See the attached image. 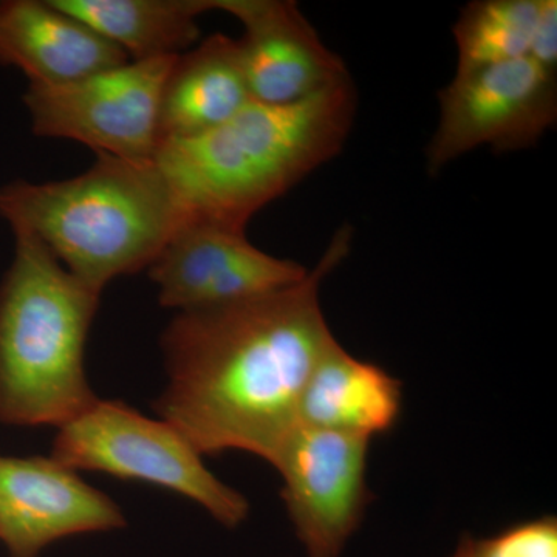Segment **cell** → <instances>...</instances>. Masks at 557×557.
Returning a JSON list of instances; mask_svg holds the SVG:
<instances>
[{"label":"cell","instance_id":"6da1fadb","mask_svg":"<svg viewBox=\"0 0 557 557\" xmlns=\"http://www.w3.org/2000/svg\"><path fill=\"white\" fill-rule=\"evenodd\" d=\"M343 226L307 276L288 287L208 309L178 311L160 347L166 384L153 401L201 456L242 450L273 463L299 426L304 387L336 343L321 287L350 255Z\"/></svg>","mask_w":557,"mask_h":557},{"label":"cell","instance_id":"7a4b0ae2","mask_svg":"<svg viewBox=\"0 0 557 557\" xmlns=\"http://www.w3.org/2000/svg\"><path fill=\"white\" fill-rule=\"evenodd\" d=\"M357 109L351 78L293 104L252 101L215 129L161 143L153 161L186 219L247 230L256 212L339 156Z\"/></svg>","mask_w":557,"mask_h":557},{"label":"cell","instance_id":"3957f363","mask_svg":"<svg viewBox=\"0 0 557 557\" xmlns=\"http://www.w3.org/2000/svg\"><path fill=\"white\" fill-rule=\"evenodd\" d=\"M0 218L100 295L113 278L148 270L186 220L156 161L108 153L73 178L7 183Z\"/></svg>","mask_w":557,"mask_h":557},{"label":"cell","instance_id":"277c9868","mask_svg":"<svg viewBox=\"0 0 557 557\" xmlns=\"http://www.w3.org/2000/svg\"><path fill=\"white\" fill-rule=\"evenodd\" d=\"M100 299L42 242L14 234L0 282V424L60 429L97 401L84 358Z\"/></svg>","mask_w":557,"mask_h":557},{"label":"cell","instance_id":"5b68a950","mask_svg":"<svg viewBox=\"0 0 557 557\" xmlns=\"http://www.w3.org/2000/svg\"><path fill=\"white\" fill-rule=\"evenodd\" d=\"M50 457L76 472H102L164 487L231 530L239 528L251 509L240 491L209 471L203 456L177 429L119 399L98 398L57 429Z\"/></svg>","mask_w":557,"mask_h":557},{"label":"cell","instance_id":"8992f818","mask_svg":"<svg viewBox=\"0 0 557 557\" xmlns=\"http://www.w3.org/2000/svg\"><path fill=\"white\" fill-rule=\"evenodd\" d=\"M556 121L557 73L530 58L457 70L438 91V124L426 148V170L437 175L483 146L497 153L533 148Z\"/></svg>","mask_w":557,"mask_h":557},{"label":"cell","instance_id":"52a82bcc","mask_svg":"<svg viewBox=\"0 0 557 557\" xmlns=\"http://www.w3.org/2000/svg\"><path fill=\"white\" fill-rule=\"evenodd\" d=\"M175 58L129 61L58 86L28 84L33 134L89 146L97 153L152 161L160 148V100Z\"/></svg>","mask_w":557,"mask_h":557},{"label":"cell","instance_id":"ba28073f","mask_svg":"<svg viewBox=\"0 0 557 557\" xmlns=\"http://www.w3.org/2000/svg\"><path fill=\"white\" fill-rule=\"evenodd\" d=\"M370 442L299 424L271 463L281 474L282 502L306 557H343L364 522L373 498Z\"/></svg>","mask_w":557,"mask_h":557},{"label":"cell","instance_id":"9c48e42d","mask_svg":"<svg viewBox=\"0 0 557 557\" xmlns=\"http://www.w3.org/2000/svg\"><path fill=\"white\" fill-rule=\"evenodd\" d=\"M164 309H208L288 287L309 270L262 251L245 230L186 219L148 269Z\"/></svg>","mask_w":557,"mask_h":557},{"label":"cell","instance_id":"30bf717a","mask_svg":"<svg viewBox=\"0 0 557 557\" xmlns=\"http://www.w3.org/2000/svg\"><path fill=\"white\" fill-rule=\"evenodd\" d=\"M113 498L50 456H0V542L10 557H39L62 539L123 530Z\"/></svg>","mask_w":557,"mask_h":557},{"label":"cell","instance_id":"8fae6325","mask_svg":"<svg viewBox=\"0 0 557 557\" xmlns=\"http://www.w3.org/2000/svg\"><path fill=\"white\" fill-rule=\"evenodd\" d=\"M244 25L242 67L251 100L293 104L351 78L339 54L289 0H214Z\"/></svg>","mask_w":557,"mask_h":557},{"label":"cell","instance_id":"7c38bea8","mask_svg":"<svg viewBox=\"0 0 557 557\" xmlns=\"http://www.w3.org/2000/svg\"><path fill=\"white\" fill-rule=\"evenodd\" d=\"M129 62L113 46L51 0H0V64L36 86H58Z\"/></svg>","mask_w":557,"mask_h":557},{"label":"cell","instance_id":"4fadbf2b","mask_svg":"<svg viewBox=\"0 0 557 557\" xmlns=\"http://www.w3.org/2000/svg\"><path fill=\"white\" fill-rule=\"evenodd\" d=\"M403 383L336 341L314 366L299 403L300 426L372 440L397 426Z\"/></svg>","mask_w":557,"mask_h":557},{"label":"cell","instance_id":"5bb4252c","mask_svg":"<svg viewBox=\"0 0 557 557\" xmlns=\"http://www.w3.org/2000/svg\"><path fill=\"white\" fill-rule=\"evenodd\" d=\"M239 42L215 33L178 54L160 100V145L215 129L251 104Z\"/></svg>","mask_w":557,"mask_h":557},{"label":"cell","instance_id":"9a60e30c","mask_svg":"<svg viewBox=\"0 0 557 557\" xmlns=\"http://www.w3.org/2000/svg\"><path fill=\"white\" fill-rule=\"evenodd\" d=\"M108 39L129 61L178 57L200 38L197 17L214 0H51Z\"/></svg>","mask_w":557,"mask_h":557},{"label":"cell","instance_id":"2e32d148","mask_svg":"<svg viewBox=\"0 0 557 557\" xmlns=\"http://www.w3.org/2000/svg\"><path fill=\"white\" fill-rule=\"evenodd\" d=\"M542 0H474L453 27L457 70L483 67L528 57Z\"/></svg>","mask_w":557,"mask_h":557},{"label":"cell","instance_id":"e0dca14e","mask_svg":"<svg viewBox=\"0 0 557 557\" xmlns=\"http://www.w3.org/2000/svg\"><path fill=\"white\" fill-rule=\"evenodd\" d=\"M475 557H557L555 516L523 520L494 536L474 539Z\"/></svg>","mask_w":557,"mask_h":557},{"label":"cell","instance_id":"ac0fdd59","mask_svg":"<svg viewBox=\"0 0 557 557\" xmlns=\"http://www.w3.org/2000/svg\"><path fill=\"white\" fill-rule=\"evenodd\" d=\"M528 58L541 67L557 73V2L542 0L541 14L531 40Z\"/></svg>","mask_w":557,"mask_h":557},{"label":"cell","instance_id":"d6986e66","mask_svg":"<svg viewBox=\"0 0 557 557\" xmlns=\"http://www.w3.org/2000/svg\"><path fill=\"white\" fill-rule=\"evenodd\" d=\"M474 539L469 534H463L450 557H475Z\"/></svg>","mask_w":557,"mask_h":557}]
</instances>
